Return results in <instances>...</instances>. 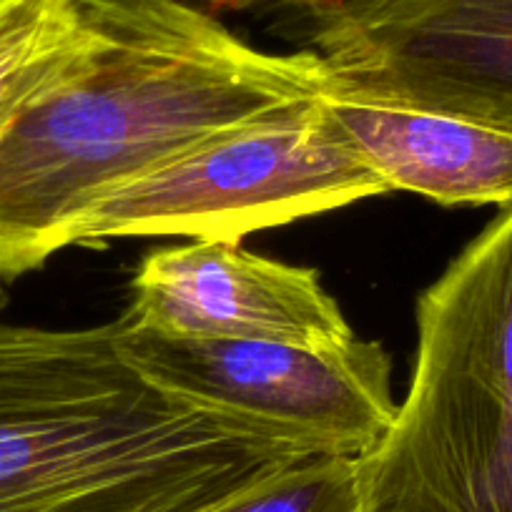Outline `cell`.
Listing matches in <instances>:
<instances>
[{
	"label": "cell",
	"instance_id": "cell-1",
	"mask_svg": "<svg viewBox=\"0 0 512 512\" xmlns=\"http://www.w3.org/2000/svg\"><path fill=\"white\" fill-rule=\"evenodd\" d=\"M81 36L0 128V282L73 246L108 191L297 103L332 68L249 46L189 0H78Z\"/></svg>",
	"mask_w": 512,
	"mask_h": 512
},
{
	"label": "cell",
	"instance_id": "cell-2",
	"mask_svg": "<svg viewBox=\"0 0 512 512\" xmlns=\"http://www.w3.org/2000/svg\"><path fill=\"white\" fill-rule=\"evenodd\" d=\"M116 334L0 322V512H211L322 455L159 390Z\"/></svg>",
	"mask_w": 512,
	"mask_h": 512
},
{
	"label": "cell",
	"instance_id": "cell-3",
	"mask_svg": "<svg viewBox=\"0 0 512 512\" xmlns=\"http://www.w3.org/2000/svg\"><path fill=\"white\" fill-rule=\"evenodd\" d=\"M357 470L362 512H512V204L420 294L410 387Z\"/></svg>",
	"mask_w": 512,
	"mask_h": 512
},
{
	"label": "cell",
	"instance_id": "cell-4",
	"mask_svg": "<svg viewBox=\"0 0 512 512\" xmlns=\"http://www.w3.org/2000/svg\"><path fill=\"white\" fill-rule=\"evenodd\" d=\"M384 194L387 184L332 134L314 98L108 191L86 211L73 246L151 236L241 241Z\"/></svg>",
	"mask_w": 512,
	"mask_h": 512
},
{
	"label": "cell",
	"instance_id": "cell-5",
	"mask_svg": "<svg viewBox=\"0 0 512 512\" xmlns=\"http://www.w3.org/2000/svg\"><path fill=\"white\" fill-rule=\"evenodd\" d=\"M118 349L154 387L221 415L362 457L395 420L392 362L372 339L302 347L269 339L169 337L116 319Z\"/></svg>",
	"mask_w": 512,
	"mask_h": 512
},
{
	"label": "cell",
	"instance_id": "cell-6",
	"mask_svg": "<svg viewBox=\"0 0 512 512\" xmlns=\"http://www.w3.org/2000/svg\"><path fill=\"white\" fill-rule=\"evenodd\" d=\"M307 46L334 73L512 128V0H337L307 11Z\"/></svg>",
	"mask_w": 512,
	"mask_h": 512
},
{
	"label": "cell",
	"instance_id": "cell-7",
	"mask_svg": "<svg viewBox=\"0 0 512 512\" xmlns=\"http://www.w3.org/2000/svg\"><path fill=\"white\" fill-rule=\"evenodd\" d=\"M123 319L169 337L269 339L334 347L354 337L319 272L239 241H189L146 256Z\"/></svg>",
	"mask_w": 512,
	"mask_h": 512
},
{
	"label": "cell",
	"instance_id": "cell-8",
	"mask_svg": "<svg viewBox=\"0 0 512 512\" xmlns=\"http://www.w3.org/2000/svg\"><path fill=\"white\" fill-rule=\"evenodd\" d=\"M317 103L332 134L390 191L440 206L512 204V128L505 123L334 71Z\"/></svg>",
	"mask_w": 512,
	"mask_h": 512
},
{
	"label": "cell",
	"instance_id": "cell-9",
	"mask_svg": "<svg viewBox=\"0 0 512 512\" xmlns=\"http://www.w3.org/2000/svg\"><path fill=\"white\" fill-rule=\"evenodd\" d=\"M81 36L78 0H0V128Z\"/></svg>",
	"mask_w": 512,
	"mask_h": 512
},
{
	"label": "cell",
	"instance_id": "cell-10",
	"mask_svg": "<svg viewBox=\"0 0 512 512\" xmlns=\"http://www.w3.org/2000/svg\"><path fill=\"white\" fill-rule=\"evenodd\" d=\"M211 512H362L357 457L312 455Z\"/></svg>",
	"mask_w": 512,
	"mask_h": 512
},
{
	"label": "cell",
	"instance_id": "cell-11",
	"mask_svg": "<svg viewBox=\"0 0 512 512\" xmlns=\"http://www.w3.org/2000/svg\"><path fill=\"white\" fill-rule=\"evenodd\" d=\"M201 6H209L214 11H249L256 6H297L304 11H317V8L332 6L337 0H194Z\"/></svg>",
	"mask_w": 512,
	"mask_h": 512
},
{
	"label": "cell",
	"instance_id": "cell-12",
	"mask_svg": "<svg viewBox=\"0 0 512 512\" xmlns=\"http://www.w3.org/2000/svg\"><path fill=\"white\" fill-rule=\"evenodd\" d=\"M8 307V289H6V282H0V312Z\"/></svg>",
	"mask_w": 512,
	"mask_h": 512
}]
</instances>
